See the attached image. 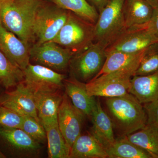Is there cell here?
Returning <instances> with one entry per match:
<instances>
[{
    "mask_svg": "<svg viewBox=\"0 0 158 158\" xmlns=\"http://www.w3.org/2000/svg\"><path fill=\"white\" fill-rule=\"evenodd\" d=\"M105 104V111L119 136H127L147 124V116L143 105L131 94L106 98Z\"/></svg>",
    "mask_w": 158,
    "mask_h": 158,
    "instance_id": "6da1fadb",
    "label": "cell"
},
{
    "mask_svg": "<svg viewBox=\"0 0 158 158\" xmlns=\"http://www.w3.org/2000/svg\"><path fill=\"white\" fill-rule=\"evenodd\" d=\"M41 0H6L0 6V19L8 31L27 46L35 40L33 25Z\"/></svg>",
    "mask_w": 158,
    "mask_h": 158,
    "instance_id": "7a4b0ae2",
    "label": "cell"
},
{
    "mask_svg": "<svg viewBox=\"0 0 158 158\" xmlns=\"http://www.w3.org/2000/svg\"><path fill=\"white\" fill-rule=\"evenodd\" d=\"M94 26L69 11L66 23L52 41L68 49L74 56L94 42Z\"/></svg>",
    "mask_w": 158,
    "mask_h": 158,
    "instance_id": "3957f363",
    "label": "cell"
},
{
    "mask_svg": "<svg viewBox=\"0 0 158 158\" xmlns=\"http://www.w3.org/2000/svg\"><path fill=\"white\" fill-rule=\"evenodd\" d=\"M140 63L96 77L86 83L90 96L113 98L128 93L131 79L135 75Z\"/></svg>",
    "mask_w": 158,
    "mask_h": 158,
    "instance_id": "277c9868",
    "label": "cell"
},
{
    "mask_svg": "<svg viewBox=\"0 0 158 158\" xmlns=\"http://www.w3.org/2000/svg\"><path fill=\"white\" fill-rule=\"evenodd\" d=\"M125 0H110L99 13L94 26V42L107 47L126 30L123 7Z\"/></svg>",
    "mask_w": 158,
    "mask_h": 158,
    "instance_id": "5b68a950",
    "label": "cell"
},
{
    "mask_svg": "<svg viewBox=\"0 0 158 158\" xmlns=\"http://www.w3.org/2000/svg\"><path fill=\"white\" fill-rule=\"evenodd\" d=\"M69 11L55 4L43 3L37 10L33 25L36 43L52 41L66 23Z\"/></svg>",
    "mask_w": 158,
    "mask_h": 158,
    "instance_id": "8992f818",
    "label": "cell"
},
{
    "mask_svg": "<svg viewBox=\"0 0 158 158\" xmlns=\"http://www.w3.org/2000/svg\"><path fill=\"white\" fill-rule=\"evenodd\" d=\"M106 48L101 43L94 42L74 55L69 64L73 77L82 82H89L94 78L104 64Z\"/></svg>",
    "mask_w": 158,
    "mask_h": 158,
    "instance_id": "52a82bcc",
    "label": "cell"
},
{
    "mask_svg": "<svg viewBox=\"0 0 158 158\" xmlns=\"http://www.w3.org/2000/svg\"><path fill=\"white\" fill-rule=\"evenodd\" d=\"M30 60L55 71L64 70L69 65L73 54L52 41L35 44L30 48Z\"/></svg>",
    "mask_w": 158,
    "mask_h": 158,
    "instance_id": "ba28073f",
    "label": "cell"
},
{
    "mask_svg": "<svg viewBox=\"0 0 158 158\" xmlns=\"http://www.w3.org/2000/svg\"><path fill=\"white\" fill-rule=\"evenodd\" d=\"M158 40L146 25L126 29L118 38L108 46L106 52L114 51L128 53L143 52Z\"/></svg>",
    "mask_w": 158,
    "mask_h": 158,
    "instance_id": "9c48e42d",
    "label": "cell"
},
{
    "mask_svg": "<svg viewBox=\"0 0 158 158\" xmlns=\"http://www.w3.org/2000/svg\"><path fill=\"white\" fill-rule=\"evenodd\" d=\"M23 72V82L32 92L59 90L65 81L64 75L38 64L30 63Z\"/></svg>",
    "mask_w": 158,
    "mask_h": 158,
    "instance_id": "30bf717a",
    "label": "cell"
},
{
    "mask_svg": "<svg viewBox=\"0 0 158 158\" xmlns=\"http://www.w3.org/2000/svg\"><path fill=\"white\" fill-rule=\"evenodd\" d=\"M85 115L74 106L66 94L63 95L58 114V123L67 145L71 148L81 135Z\"/></svg>",
    "mask_w": 158,
    "mask_h": 158,
    "instance_id": "8fae6325",
    "label": "cell"
},
{
    "mask_svg": "<svg viewBox=\"0 0 158 158\" xmlns=\"http://www.w3.org/2000/svg\"><path fill=\"white\" fill-rule=\"evenodd\" d=\"M0 105L23 116L34 117L40 122L34 94L23 81L14 90L7 91L0 96Z\"/></svg>",
    "mask_w": 158,
    "mask_h": 158,
    "instance_id": "7c38bea8",
    "label": "cell"
},
{
    "mask_svg": "<svg viewBox=\"0 0 158 158\" xmlns=\"http://www.w3.org/2000/svg\"><path fill=\"white\" fill-rule=\"evenodd\" d=\"M30 47L3 25L0 19V51L23 71L30 64Z\"/></svg>",
    "mask_w": 158,
    "mask_h": 158,
    "instance_id": "4fadbf2b",
    "label": "cell"
},
{
    "mask_svg": "<svg viewBox=\"0 0 158 158\" xmlns=\"http://www.w3.org/2000/svg\"><path fill=\"white\" fill-rule=\"evenodd\" d=\"M0 141L16 155L35 156L40 148V143L21 129L0 126Z\"/></svg>",
    "mask_w": 158,
    "mask_h": 158,
    "instance_id": "5bb4252c",
    "label": "cell"
},
{
    "mask_svg": "<svg viewBox=\"0 0 158 158\" xmlns=\"http://www.w3.org/2000/svg\"><path fill=\"white\" fill-rule=\"evenodd\" d=\"M32 93L38 117L42 125L58 121V111L63 98L59 90L34 91Z\"/></svg>",
    "mask_w": 158,
    "mask_h": 158,
    "instance_id": "9a60e30c",
    "label": "cell"
},
{
    "mask_svg": "<svg viewBox=\"0 0 158 158\" xmlns=\"http://www.w3.org/2000/svg\"><path fill=\"white\" fill-rule=\"evenodd\" d=\"M93 126L91 134L106 149L114 143V135L113 123L110 116L102 107L99 100L97 101L91 116Z\"/></svg>",
    "mask_w": 158,
    "mask_h": 158,
    "instance_id": "2e32d148",
    "label": "cell"
},
{
    "mask_svg": "<svg viewBox=\"0 0 158 158\" xmlns=\"http://www.w3.org/2000/svg\"><path fill=\"white\" fill-rule=\"evenodd\" d=\"M128 92L143 105L158 100V71L147 75L134 76Z\"/></svg>",
    "mask_w": 158,
    "mask_h": 158,
    "instance_id": "e0dca14e",
    "label": "cell"
},
{
    "mask_svg": "<svg viewBox=\"0 0 158 158\" xmlns=\"http://www.w3.org/2000/svg\"><path fill=\"white\" fill-rule=\"evenodd\" d=\"M65 94L68 96L73 104L85 116L91 117L97 101L90 96L86 89V84L74 77L65 80Z\"/></svg>",
    "mask_w": 158,
    "mask_h": 158,
    "instance_id": "ac0fdd59",
    "label": "cell"
},
{
    "mask_svg": "<svg viewBox=\"0 0 158 158\" xmlns=\"http://www.w3.org/2000/svg\"><path fill=\"white\" fill-rule=\"evenodd\" d=\"M153 9L146 0H125L123 13L126 29L147 25Z\"/></svg>",
    "mask_w": 158,
    "mask_h": 158,
    "instance_id": "d6986e66",
    "label": "cell"
},
{
    "mask_svg": "<svg viewBox=\"0 0 158 158\" xmlns=\"http://www.w3.org/2000/svg\"><path fill=\"white\" fill-rule=\"evenodd\" d=\"M106 150L92 134H81L70 148L69 158H106Z\"/></svg>",
    "mask_w": 158,
    "mask_h": 158,
    "instance_id": "ffe728a7",
    "label": "cell"
},
{
    "mask_svg": "<svg viewBox=\"0 0 158 158\" xmlns=\"http://www.w3.org/2000/svg\"><path fill=\"white\" fill-rule=\"evenodd\" d=\"M131 142L149 153L152 158H158V127L147 122L143 128L127 136Z\"/></svg>",
    "mask_w": 158,
    "mask_h": 158,
    "instance_id": "44dd1931",
    "label": "cell"
},
{
    "mask_svg": "<svg viewBox=\"0 0 158 158\" xmlns=\"http://www.w3.org/2000/svg\"><path fill=\"white\" fill-rule=\"evenodd\" d=\"M106 151L110 158H152L146 150L130 141L127 136L116 138Z\"/></svg>",
    "mask_w": 158,
    "mask_h": 158,
    "instance_id": "7402d4cb",
    "label": "cell"
},
{
    "mask_svg": "<svg viewBox=\"0 0 158 158\" xmlns=\"http://www.w3.org/2000/svg\"><path fill=\"white\" fill-rule=\"evenodd\" d=\"M43 126L46 133L49 158H69L70 148L59 129L58 121Z\"/></svg>",
    "mask_w": 158,
    "mask_h": 158,
    "instance_id": "603a6c76",
    "label": "cell"
},
{
    "mask_svg": "<svg viewBox=\"0 0 158 158\" xmlns=\"http://www.w3.org/2000/svg\"><path fill=\"white\" fill-rule=\"evenodd\" d=\"M144 51L138 53H128L118 51L107 53L103 66L95 77L140 63Z\"/></svg>",
    "mask_w": 158,
    "mask_h": 158,
    "instance_id": "cb8c5ba5",
    "label": "cell"
},
{
    "mask_svg": "<svg viewBox=\"0 0 158 158\" xmlns=\"http://www.w3.org/2000/svg\"><path fill=\"white\" fill-rule=\"evenodd\" d=\"M62 9L73 12L79 17L95 24L98 19V11L87 0H50Z\"/></svg>",
    "mask_w": 158,
    "mask_h": 158,
    "instance_id": "d4e9b609",
    "label": "cell"
},
{
    "mask_svg": "<svg viewBox=\"0 0 158 158\" xmlns=\"http://www.w3.org/2000/svg\"><path fill=\"white\" fill-rule=\"evenodd\" d=\"M24 79L23 71L11 63L0 51V85L9 89L15 87Z\"/></svg>",
    "mask_w": 158,
    "mask_h": 158,
    "instance_id": "484cf974",
    "label": "cell"
},
{
    "mask_svg": "<svg viewBox=\"0 0 158 158\" xmlns=\"http://www.w3.org/2000/svg\"><path fill=\"white\" fill-rule=\"evenodd\" d=\"M158 71V42L145 49L135 75H147Z\"/></svg>",
    "mask_w": 158,
    "mask_h": 158,
    "instance_id": "4316f807",
    "label": "cell"
},
{
    "mask_svg": "<svg viewBox=\"0 0 158 158\" xmlns=\"http://www.w3.org/2000/svg\"><path fill=\"white\" fill-rule=\"evenodd\" d=\"M21 129L40 144L47 140L45 129L41 123L34 117L24 116Z\"/></svg>",
    "mask_w": 158,
    "mask_h": 158,
    "instance_id": "83f0119b",
    "label": "cell"
},
{
    "mask_svg": "<svg viewBox=\"0 0 158 158\" xmlns=\"http://www.w3.org/2000/svg\"><path fill=\"white\" fill-rule=\"evenodd\" d=\"M24 116L0 105V126L21 129Z\"/></svg>",
    "mask_w": 158,
    "mask_h": 158,
    "instance_id": "f1b7e54d",
    "label": "cell"
},
{
    "mask_svg": "<svg viewBox=\"0 0 158 158\" xmlns=\"http://www.w3.org/2000/svg\"><path fill=\"white\" fill-rule=\"evenodd\" d=\"M147 116V122L158 127V100L143 104Z\"/></svg>",
    "mask_w": 158,
    "mask_h": 158,
    "instance_id": "f546056e",
    "label": "cell"
},
{
    "mask_svg": "<svg viewBox=\"0 0 158 158\" xmlns=\"http://www.w3.org/2000/svg\"><path fill=\"white\" fill-rule=\"evenodd\" d=\"M148 27L158 40V5L154 8L152 16L148 24Z\"/></svg>",
    "mask_w": 158,
    "mask_h": 158,
    "instance_id": "4dcf8cb0",
    "label": "cell"
},
{
    "mask_svg": "<svg viewBox=\"0 0 158 158\" xmlns=\"http://www.w3.org/2000/svg\"><path fill=\"white\" fill-rule=\"evenodd\" d=\"M98 11V13L104 8L110 0H87Z\"/></svg>",
    "mask_w": 158,
    "mask_h": 158,
    "instance_id": "1f68e13d",
    "label": "cell"
},
{
    "mask_svg": "<svg viewBox=\"0 0 158 158\" xmlns=\"http://www.w3.org/2000/svg\"><path fill=\"white\" fill-rule=\"evenodd\" d=\"M146 1H147L154 8L158 6V0H146Z\"/></svg>",
    "mask_w": 158,
    "mask_h": 158,
    "instance_id": "d6a6232c",
    "label": "cell"
},
{
    "mask_svg": "<svg viewBox=\"0 0 158 158\" xmlns=\"http://www.w3.org/2000/svg\"><path fill=\"white\" fill-rule=\"evenodd\" d=\"M6 158V156L2 152L0 151V158Z\"/></svg>",
    "mask_w": 158,
    "mask_h": 158,
    "instance_id": "836d02e7",
    "label": "cell"
},
{
    "mask_svg": "<svg viewBox=\"0 0 158 158\" xmlns=\"http://www.w3.org/2000/svg\"><path fill=\"white\" fill-rule=\"evenodd\" d=\"M5 1H6V0H0V6L2 5V3Z\"/></svg>",
    "mask_w": 158,
    "mask_h": 158,
    "instance_id": "e575fe53",
    "label": "cell"
}]
</instances>
